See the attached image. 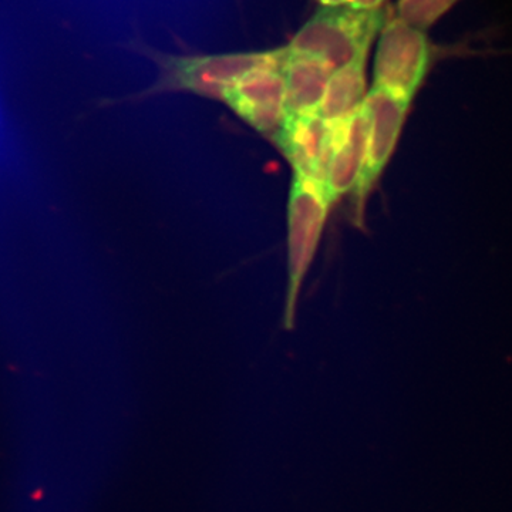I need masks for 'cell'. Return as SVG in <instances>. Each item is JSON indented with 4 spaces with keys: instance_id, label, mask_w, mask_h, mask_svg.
Segmentation results:
<instances>
[{
    "instance_id": "4fadbf2b",
    "label": "cell",
    "mask_w": 512,
    "mask_h": 512,
    "mask_svg": "<svg viewBox=\"0 0 512 512\" xmlns=\"http://www.w3.org/2000/svg\"><path fill=\"white\" fill-rule=\"evenodd\" d=\"M322 6H342L348 5V0H318Z\"/></svg>"
},
{
    "instance_id": "6da1fadb",
    "label": "cell",
    "mask_w": 512,
    "mask_h": 512,
    "mask_svg": "<svg viewBox=\"0 0 512 512\" xmlns=\"http://www.w3.org/2000/svg\"><path fill=\"white\" fill-rule=\"evenodd\" d=\"M288 47L265 52L224 55L175 56L148 50L158 67V77L146 96L168 92L198 94L222 101L229 87L261 67L284 62Z\"/></svg>"
},
{
    "instance_id": "8992f818",
    "label": "cell",
    "mask_w": 512,
    "mask_h": 512,
    "mask_svg": "<svg viewBox=\"0 0 512 512\" xmlns=\"http://www.w3.org/2000/svg\"><path fill=\"white\" fill-rule=\"evenodd\" d=\"M410 104L412 101L394 96L379 87H372L367 93L365 109L369 116V141L366 165L362 178L353 191L359 211H362L367 195L393 156Z\"/></svg>"
},
{
    "instance_id": "5b68a950",
    "label": "cell",
    "mask_w": 512,
    "mask_h": 512,
    "mask_svg": "<svg viewBox=\"0 0 512 512\" xmlns=\"http://www.w3.org/2000/svg\"><path fill=\"white\" fill-rule=\"evenodd\" d=\"M282 66L284 62L254 70L229 87L222 97L239 119L268 137L275 136L288 116Z\"/></svg>"
},
{
    "instance_id": "9c48e42d",
    "label": "cell",
    "mask_w": 512,
    "mask_h": 512,
    "mask_svg": "<svg viewBox=\"0 0 512 512\" xmlns=\"http://www.w3.org/2000/svg\"><path fill=\"white\" fill-rule=\"evenodd\" d=\"M282 69L288 114L318 113L333 70L318 59L291 52L289 47Z\"/></svg>"
},
{
    "instance_id": "30bf717a",
    "label": "cell",
    "mask_w": 512,
    "mask_h": 512,
    "mask_svg": "<svg viewBox=\"0 0 512 512\" xmlns=\"http://www.w3.org/2000/svg\"><path fill=\"white\" fill-rule=\"evenodd\" d=\"M366 60L367 56H362L333 70L318 110L322 119L342 121L362 109L369 93L366 92Z\"/></svg>"
},
{
    "instance_id": "52a82bcc",
    "label": "cell",
    "mask_w": 512,
    "mask_h": 512,
    "mask_svg": "<svg viewBox=\"0 0 512 512\" xmlns=\"http://www.w3.org/2000/svg\"><path fill=\"white\" fill-rule=\"evenodd\" d=\"M335 140L336 121L322 119L318 113L288 114L272 137L293 170L320 185H325Z\"/></svg>"
},
{
    "instance_id": "8fae6325",
    "label": "cell",
    "mask_w": 512,
    "mask_h": 512,
    "mask_svg": "<svg viewBox=\"0 0 512 512\" xmlns=\"http://www.w3.org/2000/svg\"><path fill=\"white\" fill-rule=\"evenodd\" d=\"M458 0H399L396 15L410 25L423 30L436 25L437 20L453 8Z\"/></svg>"
},
{
    "instance_id": "277c9868",
    "label": "cell",
    "mask_w": 512,
    "mask_h": 512,
    "mask_svg": "<svg viewBox=\"0 0 512 512\" xmlns=\"http://www.w3.org/2000/svg\"><path fill=\"white\" fill-rule=\"evenodd\" d=\"M431 64V45L426 30L390 16L380 30L373 87L413 100Z\"/></svg>"
},
{
    "instance_id": "7a4b0ae2",
    "label": "cell",
    "mask_w": 512,
    "mask_h": 512,
    "mask_svg": "<svg viewBox=\"0 0 512 512\" xmlns=\"http://www.w3.org/2000/svg\"><path fill=\"white\" fill-rule=\"evenodd\" d=\"M386 19L383 8L322 6L292 37L288 47L291 52L313 57L336 70L369 55Z\"/></svg>"
},
{
    "instance_id": "3957f363",
    "label": "cell",
    "mask_w": 512,
    "mask_h": 512,
    "mask_svg": "<svg viewBox=\"0 0 512 512\" xmlns=\"http://www.w3.org/2000/svg\"><path fill=\"white\" fill-rule=\"evenodd\" d=\"M332 205L323 185L293 170L288 200V286L284 326L292 330L299 293L315 258Z\"/></svg>"
},
{
    "instance_id": "7c38bea8",
    "label": "cell",
    "mask_w": 512,
    "mask_h": 512,
    "mask_svg": "<svg viewBox=\"0 0 512 512\" xmlns=\"http://www.w3.org/2000/svg\"><path fill=\"white\" fill-rule=\"evenodd\" d=\"M384 3L386 0H348V5L357 9H379Z\"/></svg>"
},
{
    "instance_id": "ba28073f",
    "label": "cell",
    "mask_w": 512,
    "mask_h": 512,
    "mask_svg": "<svg viewBox=\"0 0 512 512\" xmlns=\"http://www.w3.org/2000/svg\"><path fill=\"white\" fill-rule=\"evenodd\" d=\"M367 141L369 116L363 104L362 109L349 119L336 121L335 147L323 185L330 205L348 192L356 190L365 170Z\"/></svg>"
}]
</instances>
